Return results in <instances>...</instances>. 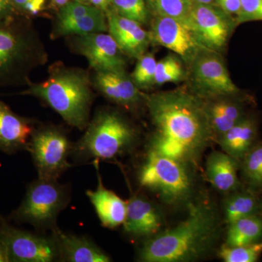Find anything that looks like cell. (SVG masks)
<instances>
[{
	"mask_svg": "<svg viewBox=\"0 0 262 262\" xmlns=\"http://www.w3.org/2000/svg\"><path fill=\"white\" fill-rule=\"evenodd\" d=\"M152 125L147 152L184 164L199 165L202 155L213 141L203 98L189 88L143 94Z\"/></svg>",
	"mask_w": 262,
	"mask_h": 262,
	"instance_id": "6da1fadb",
	"label": "cell"
},
{
	"mask_svg": "<svg viewBox=\"0 0 262 262\" xmlns=\"http://www.w3.org/2000/svg\"><path fill=\"white\" fill-rule=\"evenodd\" d=\"M187 215L172 228L149 237L139 252L145 262H187L211 253L221 233V219L214 203L201 198L188 204Z\"/></svg>",
	"mask_w": 262,
	"mask_h": 262,
	"instance_id": "7a4b0ae2",
	"label": "cell"
},
{
	"mask_svg": "<svg viewBox=\"0 0 262 262\" xmlns=\"http://www.w3.org/2000/svg\"><path fill=\"white\" fill-rule=\"evenodd\" d=\"M20 93L41 100L71 126L85 130L94 103L92 78L87 71L56 63L40 82H31Z\"/></svg>",
	"mask_w": 262,
	"mask_h": 262,
	"instance_id": "3957f363",
	"label": "cell"
},
{
	"mask_svg": "<svg viewBox=\"0 0 262 262\" xmlns=\"http://www.w3.org/2000/svg\"><path fill=\"white\" fill-rule=\"evenodd\" d=\"M30 18H0V88L28 85L33 71L47 63L46 46Z\"/></svg>",
	"mask_w": 262,
	"mask_h": 262,
	"instance_id": "277c9868",
	"label": "cell"
},
{
	"mask_svg": "<svg viewBox=\"0 0 262 262\" xmlns=\"http://www.w3.org/2000/svg\"><path fill=\"white\" fill-rule=\"evenodd\" d=\"M138 137V130L126 117L116 110L103 108L90 120L72 155L80 160L115 159L133 149Z\"/></svg>",
	"mask_w": 262,
	"mask_h": 262,
	"instance_id": "5b68a950",
	"label": "cell"
},
{
	"mask_svg": "<svg viewBox=\"0 0 262 262\" xmlns=\"http://www.w3.org/2000/svg\"><path fill=\"white\" fill-rule=\"evenodd\" d=\"M192 168L155 153H146L138 174L139 184L170 206L187 201L192 195Z\"/></svg>",
	"mask_w": 262,
	"mask_h": 262,
	"instance_id": "8992f818",
	"label": "cell"
},
{
	"mask_svg": "<svg viewBox=\"0 0 262 262\" xmlns=\"http://www.w3.org/2000/svg\"><path fill=\"white\" fill-rule=\"evenodd\" d=\"M70 201L68 186L58 180L38 178L31 183L21 204L13 213L15 220L38 229L57 228L58 215Z\"/></svg>",
	"mask_w": 262,
	"mask_h": 262,
	"instance_id": "52a82bcc",
	"label": "cell"
},
{
	"mask_svg": "<svg viewBox=\"0 0 262 262\" xmlns=\"http://www.w3.org/2000/svg\"><path fill=\"white\" fill-rule=\"evenodd\" d=\"M73 144L58 127L44 126L35 129L27 149L32 155L38 178L58 180L71 167L69 158Z\"/></svg>",
	"mask_w": 262,
	"mask_h": 262,
	"instance_id": "ba28073f",
	"label": "cell"
},
{
	"mask_svg": "<svg viewBox=\"0 0 262 262\" xmlns=\"http://www.w3.org/2000/svg\"><path fill=\"white\" fill-rule=\"evenodd\" d=\"M187 80L189 89L204 100L241 94L221 53L209 50H201L188 67Z\"/></svg>",
	"mask_w": 262,
	"mask_h": 262,
	"instance_id": "9c48e42d",
	"label": "cell"
},
{
	"mask_svg": "<svg viewBox=\"0 0 262 262\" xmlns=\"http://www.w3.org/2000/svg\"><path fill=\"white\" fill-rule=\"evenodd\" d=\"M200 44L205 49L221 53L225 51L237 24L218 5L193 3L187 18Z\"/></svg>",
	"mask_w": 262,
	"mask_h": 262,
	"instance_id": "30bf717a",
	"label": "cell"
},
{
	"mask_svg": "<svg viewBox=\"0 0 262 262\" xmlns=\"http://www.w3.org/2000/svg\"><path fill=\"white\" fill-rule=\"evenodd\" d=\"M151 44L162 46L177 55L187 67L201 50L187 20L173 17L153 16L149 31Z\"/></svg>",
	"mask_w": 262,
	"mask_h": 262,
	"instance_id": "8fae6325",
	"label": "cell"
},
{
	"mask_svg": "<svg viewBox=\"0 0 262 262\" xmlns=\"http://www.w3.org/2000/svg\"><path fill=\"white\" fill-rule=\"evenodd\" d=\"M70 47L84 57L95 72L126 71V56L110 34L92 33L71 36Z\"/></svg>",
	"mask_w": 262,
	"mask_h": 262,
	"instance_id": "7c38bea8",
	"label": "cell"
},
{
	"mask_svg": "<svg viewBox=\"0 0 262 262\" xmlns=\"http://www.w3.org/2000/svg\"><path fill=\"white\" fill-rule=\"evenodd\" d=\"M8 247L10 261L52 262L59 261V253L53 235L44 236L15 229L3 223L0 227Z\"/></svg>",
	"mask_w": 262,
	"mask_h": 262,
	"instance_id": "4fadbf2b",
	"label": "cell"
},
{
	"mask_svg": "<svg viewBox=\"0 0 262 262\" xmlns=\"http://www.w3.org/2000/svg\"><path fill=\"white\" fill-rule=\"evenodd\" d=\"M93 86L108 101L134 110L144 103L143 93L136 87L127 71L95 72Z\"/></svg>",
	"mask_w": 262,
	"mask_h": 262,
	"instance_id": "5bb4252c",
	"label": "cell"
},
{
	"mask_svg": "<svg viewBox=\"0 0 262 262\" xmlns=\"http://www.w3.org/2000/svg\"><path fill=\"white\" fill-rule=\"evenodd\" d=\"M108 34L127 57L137 60L151 45L149 32L135 20L124 18L108 8L106 12Z\"/></svg>",
	"mask_w": 262,
	"mask_h": 262,
	"instance_id": "9a60e30c",
	"label": "cell"
},
{
	"mask_svg": "<svg viewBox=\"0 0 262 262\" xmlns=\"http://www.w3.org/2000/svg\"><path fill=\"white\" fill-rule=\"evenodd\" d=\"M208 123L213 141L232 128L248 114L246 100L241 94L205 100Z\"/></svg>",
	"mask_w": 262,
	"mask_h": 262,
	"instance_id": "2e32d148",
	"label": "cell"
},
{
	"mask_svg": "<svg viewBox=\"0 0 262 262\" xmlns=\"http://www.w3.org/2000/svg\"><path fill=\"white\" fill-rule=\"evenodd\" d=\"M35 130L31 119L17 115L0 100V150L13 154L27 149L29 139Z\"/></svg>",
	"mask_w": 262,
	"mask_h": 262,
	"instance_id": "e0dca14e",
	"label": "cell"
},
{
	"mask_svg": "<svg viewBox=\"0 0 262 262\" xmlns=\"http://www.w3.org/2000/svg\"><path fill=\"white\" fill-rule=\"evenodd\" d=\"M124 230L134 237H151L160 232L163 220L154 205L144 196H131L127 203Z\"/></svg>",
	"mask_w": 262,
	"mask_h": 262,
	"instance_id": "ac0fdd59",
	"label": "cell"
},
{
	"mask_svg": "<svg viewBox=\"0 0 262 262\" xmlns=\"http://www.w3.org/2000/svg\"><path fill=\"white\" fill-rule=\"evenodd\" d=\"M60 261L70 262H108L111 258L99 246L84 236L66 233L53 229Z\"/></svg>",
	"mask_w": 262,
	"mask_h": 262,
	"instance_id": "d6986e66",
	"label": "cell"
},
{
	"mask_svg": "<svg viewBox=\"0 0 262 262\" xmlns=\"http://www.w3.org/2000/svg\"><path fill=\"white\" fill-rule=\"evenodd\" d=\"M98 178L96 190H88L86 194L94 206L101 225L108 229L117 228L123 225L126 215L127 203L103 185L99 173Z\"/></svg>",
	"mask_w": 262,
	"mask_h": 262,
	"instance_id": "ffe728a7",
	"label": "cell"
},
{
	"mask_svg": "<svg viewBox=\"0 0 262 262\" xmlns=\"http://www.w3.org/2000/svg\"><path fill=\"white\" fill-rule=\"evenodd\" d=\"M258 131L257 120L248 115L216 141L225 153L239 163L257 143Z\"/></svg>",
	"mask_w": 262,
	"mask_h": 262,
	"instance_id": "44dd1931",
	"label": "cell"
},
{
	"mask_svg": "<svg viewBox=\"0 0 262 262\" xmlns=\"http://www.w3.org/2000/svg\"><path fill=\"white\" fill-rule=\"evenodd\" d=\"M239 168V162L225 151H213L207 159V177L215 189L229 194L241 188Z\"/></svg>",
	"mask_w": 262,
	"mask_h": 262,
	"instance_id": "7402d4cb",
	"label": "cell"
},
{
	"mask_svg": "<svg viewBox=\"0 0 262 262\" xmlns=\"http://www.w3.org/2000/svg\"><path fill=\"white\" fill-rule=\"evenodd\" d=\"M108 31L106 13L98 10L91 14L67 20H56L52 29L51 37L84 35L92 33L106 32Z\"/></svg>",
	"mask_w": 262,
	"mask_h": 262,
	"instance_id": "603a6c76",
	"label": "cell"
},
{
	"mask_svg": "<svg viewBox=\"0 0 262 262\" xmlns=\"http://www.w3.org/2000/svg\"><path fill=\"white\" fill-rule=\"evenodd\" d=\"M258 214L261 213V200L258 198L257 192L247 187L229 193L224 206L225 221L227 225L245 217Z\"/></svg>",
	"mask_w": 262,
	"mask_h": 262,
	"instance_id": "cb8c5ba5",
	"label": "cell"
},
{
	"mask_svg": "<svg viewBox=\"0 0 262 262\" xmlns=\"http://www.w3.org/2000/svg\"><path fill=\"white\" fill-rule=\"evenodd\" d=\"M262 241V215L245 217L228 225L225 246H239Z\"/></svg>",
	"mask_w": 262,
	"mask_h": 262,
	"instance_id": "d4e9b609",
	"label": "cell"
},
{
	"mask_svg": "<svg viewBox=\"0 0 262 262\" xmlns=\"http://www.w3.org/2000/svg\"><path fill=\"white\" fill-rule=\"evenodd\" d=\"M242 178L248 188L262 191V141L257 142L239 162Z\"/></svg>",
	"mask_w": 262,
	"mask_h": 262,
	"instance_id": "484cf974",
	"label": "cell"
},
{
	"mask_svg": "<svg viewBox=\"0 0 262 262\" xmlns=\"http://www.w3.org/2000/svg\"><path fill=\"white\" fill-rule=\"evenodd\" d=\"M184 65V62L175 53L162 58L157 62L155 85H163L168 82L177 83L187 80L188 71Z\"/></svg>",
	"mask_w": 262,
	"mask_h": 262,
	"instance_id": "4316f807",
	"label": "cell"
},
{
	"mask_svg": "<svg viewBox=\"0 0 262 262\" xmlns=\"http://www.w3.org/2000/svg\"><path fill=\"white\" fill-rule=\"evenodd\" d=\"M152 16L173 17L187 20L192 7L191 0H146Z\"/></svg>",
	"mask_w": 262,
	"mask_h": 262,
	"instance_id": "83f0119b",
	"label": "cell"
},
{
	"mask_svg": "<svg viewBox=\"0 0 262 262\" xmlns=\"http://www.w3.org/2000/svg\"><path fill=\"white\" fill-rule=\"evenodd\" d=\"M157 62L154 55L148 52L138 58L135 69L130 77L136 87L140 91L151 89L155 86Z\"/></svg>",
	"mask_w": 262,
	"mask_h": 262,
	"instance_id": "f1b7e54d",
	"label": "cell"
},
{
	"mask_svg": "<svg viewBox=\"0 0 262 262\" xmlns=\"http://www.w3.org/2000/svg\"><path fill=\"white\" fill-rule=\"evenodd\" d=\"M110 6L120 16L135 20L141 25L147 23L149 12L146 0H112Z\"/></svg>",
	"mask_w": 262,
	"mask_h": 262,
	"instance_id": "f546056e",
	"label": "cell"
},
{
	"mask_svg": "<svg viewBox=\"0 0 262 262\" xmlns=\"http://www.w3.org/2000/svg\"><path fill=\"white\" fill-rule=\"evenodd\" d=\"M262 254V241L239 246H223L219 255L225 262H256Z\"/></svg>",
	"mask_w": 262,
	"mask_h": 262,
	"instance_id": "4dcf8cb0",
	"label": "cell"
},
{
	"mask_svg": "<svg viewBox=\"0 0 262 262\" xmlns=\"http://www.w3.org/2000/svg\"><path fill=\"white\" fill-rule=\"evenodd\" d=\"M99 10L91 4L80 3V2H69L67 5L58 10L56 20H67L78 18L84 15L91 14Z\"/></svg>",
	"mask_w": 262,
	"mask_h": 262,
	"instance_id": "1f68e13d",
	"label": "cell"
},
{
	"mask_svg": "<svg viewBox=\"0 0 262 262\" xmlns=\"http://www.w3.org/2000/svg\"><path fill=\"white\" fill-rule=\"evenodd\" d=\"M251 21H262V0H241L237 26Z\"/></svg>",
	"mask_w": 262,
	"mask_h": 262,
	"instance_id": "d6a6232c",
	"label": "cell"
},
{
	"mask_svg": "<svg viewBox=\"0 0 262 262\" xmlns=\"http://www.w3.org/2000/svg\"><path fill=\"white\" fill-rule=\"evenodd\" d=\"M15 10L25 16L35 17L43 13L47 0H10Z\"/></svg>",
	"mask_w": 262,
	"mask_h": 262,
	"instance_id": "836d02e7",
	"label": "cell"
},
{
	"mask_svg": "<svg viewBox=\"0 0 262 262\" xmlns=\"http://www.w3.org/2000/svg\"><path fill=\"white\" fill-rule=\"evenodd\" d=\"M216 5L224 10L227 14L233 17L237 22L239 10H241V0H215Z\"/></svg>",
	"mask_w": 262,
	"mask_h": 262,
	"instance_id": "e575fe53",
	"label": "cell"
},
{
	"mask_svg": "<svg viewBox=\"0 0 262 262\" xmlns=\"http://www.w3.org/2000/svg\"><path fill=\"white\" fill-rule=\"evenodd\" d=\"M18 14L19 13L15 10L10 0H0V18H8Z\"/></svg>",
	"mask_w": 262,
	"mask_h": 262,
	"instance_id": "d590c367",
	"label": "cell"
},
{
	"mask_svg": "<svg viewBox=\"0 0 262 262\" xmlns=\"http://www.w3.org/2000/svg\"><path fill=\"white\" fill-rule=\"evenodd\" d=\"M10 257L8 254V247L5 244L2 234L0 233V262H9Z\"/></svg>",
	"mask_w": 262,
	"mask_h": 262,
	"instance_id": "8d00e7d4",
	"label": "cell"
},
{
	"mask_svg": "<svg viewBox=\"0 0 262 262\" xmlns=\"http://www.w3.org/2000/svg\"><path fill=\"white\" fill-rule=\"evenodd\" d=\"M112 0H90V3L106 13L110 8Z\"/></svg>",
	"mask_w": 262,
	"mask_h": 262,
	"instance_id": "74e56055",
	"label": "cell"
},
{
	"mask_svg": "<svg viewBox=\"0 0 262 262\" xmlns=\"http://www.w3.org/2000/svg\"><path fill=\"white\" fill-rule=\"evenodd\" d=\"M71 0H51L52 4L57 9L59 10L62 7L67 5Z\"/></svg>",
	"mask_w": 262,
	"mask_h": 262,
	"instance_id": "f35d334b",
	"label": "cell"
},
{
	"mask_svg": "<svg viewBox=\"0 0 262 262\" xmlns=\"http://www.w3.org/2000/svg\"><path fill=\"white\" fill-rule=\"evenodd\" d=\"M192 3L196 4H213L215 0H191Z\"/></svg>",
	"mask_w": 262,
	"mask_h": 262,
	"instance_id": "ab89813d",
	"label": "cell"
},
{
	"mask_svg": "<svg viewBox=\"0 0 262 262\" xmlns=\"http://www.w3.org/2000/svg\"><path fill=\"white\" fill-rule=\"evenodd\" d=\"M261 213L262 214V201H261Z\"/></svg>",
	"mask_w": 262,
	"mask_h": 262,
	"instance_id": "60d3db41",
	"label": "cell"
}]
</instances>
